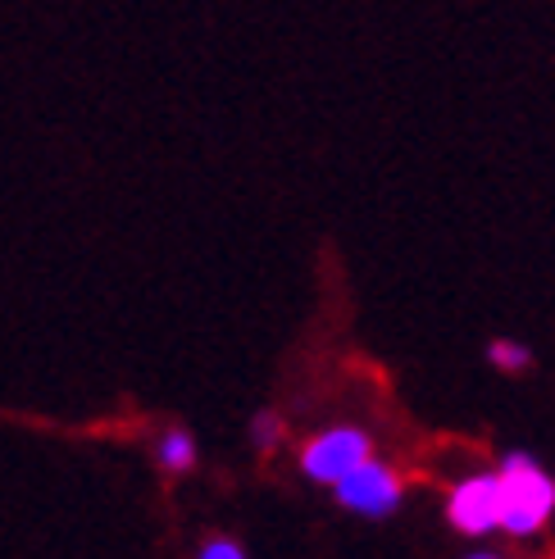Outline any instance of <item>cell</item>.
<instances>
[{"mask_svg":"<svg viewBox=\"0 0 555 559\" xmlns=\"http://www.w3.org/2000/svg\"><path fill=\"white\" fill-rule=\"evenodd\" d=\"M487 359H492V365L501 369V373H519V369H529V365H533L529 346H519V342H506V337L487 346Z\"/></svg>","mask_w":555,"mask_h":559,"instance_id":"7","label":"cell"},{"mask_svg":"<svg viewBox=\"0 0 555 559\" xmlns=\"http://www.w3.org/2000/svg\"><path fill=\"white\" fill-rule=\"evenodd\" d=\"M447 519L464 537H483L492 527H501V519H506L501 473H474V478H464L447 500Z\"/></svg>","mask_w":555,"mask_h":559,"instance_id":"3","label":"cell"},{"mask_svg":"<svg viewBox=\"0 0 555 559\" xmlns=\"http://www.w3.org/2000/svg\"><path fill=\"white\" fill-rule=\"evenodd\" d=\"M365 460H374V437L359 428H328L305 441L300 451V473L319 487H338L346 473H355Z\"/></svg>","mask_w":555,"mask_h":559,"instance_id":"2","label":"cell"},{"mask_svg":"<svg viewBox=\"0 0 555 559\" xmlns=\"http://www.w3.org/2000/svg\"><path fill=\"white\" fill-rule=\"evenodd\" d=\"M197 559H246V550H241L233 537H210V542L197 550Z\"/></svg>","mask_w":555,"mask_h":559,"instance_id":"8","label":"cell"},{"mask_svg":"<svg viewBox=\"0 0 555 559\" xmlns=\"http://www.w3.org/2000/svg\"><path fill=\"white\" fill-rule=\"evenodd\" d=\"M474 559H496V555H474Z\"/></svg>","mask_w":555,"mask_h":559,"instance_id":"9","label":"cell"},{"mask_svg":"<svg viewBox=\"0 0 555 559\" xmlns=\"http://www.w3.org/2000/svg\"><path fill=\"white\" fill-rule=\"evenodd\" d=\"M283 437H287L283 414L260 409V414L251 418V441H256V451H278V445H283Z\"/></svg>","mask_w":555,"mask_h":559,"instance_id":"6","label":"cell"},{"mask_svg":"<svg viewBox=\"0 0 555 559\" xmlns=\"http://www.w3.org/2000/svg\"><path fill=\"white\" fill-rule=\"evenodd\" d=\"M197 455H201V445L187 428H169V432H160V441H155V464L164 473H178V478L197 468Z\"/></svg>","mask_w":555,"mask_h":559,"instance_id":"5","label":"cell"},{"mask_svg":"<svg viewBox=\"0 0 555 559\" xmlns=\"http://www.w3.org/2000/svg\"><path fill=\"white\" fill-rule=\"evenodd\" d=\"M501 500H506V519L501 527L515 537H529L538 527H546V519L555 514V483L546 478V468L529 455H506L501 460Z\"/></svg>","mask_w":555,"mask_h":559,"instance_id":"1","label":"cell"},{"mask_svg":"<svg viewBox=\"0 0 555 559\" xmlns=\"http://www.w3.org/2000/svg\"><path fill=\"white\" fill-rule=\"evenodd\" d=\"M338 491V506L342 510H351V514H365V519H387V514H397V506H401V496H405V487H401V478L387 464H378V460H365L355 473H346V478L332 487Z\"/></svg>","mask_w":555,"mask_h":559,"instance_id":"4","label":"cell"}]
</instances>
